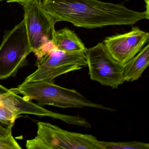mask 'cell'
<instances>
[{"instance_id": "cell-3", "label": "cell", "mask_w": 149, "mask_h": 149, "mask_svg": "<svg viewBox=\"0 0 149 149\" xmlns=\"http://www.w3.org/2000/svg\"><path fill=\"white\" fill-rule=\"evenodd\" d=\"M36 136L26 142L27 149H102L95 136L72 132L47 122L37 123Z\"/></svg>"}, {"instance_id": "cell-5", "label": "cell", "mask_w": 149, "mask_h": 149, "mask_svg": "<svg viewBox=\"0 0 149 149\" xmlns=\"http://www.w3.org/2000/svg\"><path fill=\"white\" fill-rule=\"evenodd\" d=\"M32 52L24 21L6 32L0 46V80L15 76Z\"/></svg>"}, {"instance_id": "cell-9", "label": "cell", "mask_w": 149, "mask_h": 149, "mask_svg": "<svg viewBox=\"0 0 149 149\" xmlns=\"http://www.w3.org/2000/svg\"><path fill=\"white\" fill-rule=\"evenodd\" d=\"M19 94L17 88L8 89L0 84V115L13 125L20 115L34 111L35 104Z\"/></svg>"}, {"instance_id": "cell-12", "label": "cell", "mask_w": 149, "mask_h": 149, "mask_svg": "<svg viewBox=\"0 0 149 149\" xmlns=\"http://www.w3.org/2000/svg\"><path fill=\"white\" fill-rule=\"evenodd\" d=\"M102 149H149L148 143L138 141L124 142L101 141Z\"/></svg>"}, {"instance_id": "cell-4", "label": "cell", "mask_w": 149, "mask_h": 149, "mask_svg": "<svg viewBox=\"0 0 149 149\" xmlns=\"http://www.w3.org/2000/svg\"><path fill=\"white\" fill-rule=\"evenodd\" d=\"M24 19L32 52L37 60L56 47L53 40L56 22L43 9L41 1L23 5Z\"/></svg>"}, {"instance_id": "cell-2", "label": "cell", "mask_w": 149, "mask_h": 149, "mask_svg": "<svg viewBox=\"0 0 149 149\" xmlns=\"http://www.w3.org/2000/svg\"><path fill=\"white\" fill-rule=\"evenodd\" d=\"M19 94L28 101L35 100L40 106L52 105L59 108L85 107L115 111V109L93 102L77 91L61 87L54 81H40L23 82L18 86Z\"/></svg>"}, {"instance_id": "cell-1", "label": "cell", "mask_w": 149, "mask_h": 149, "mask_svg": "<svg viewBox=\"0 0 149 149\" xmlns=\"http://www.w3.org/2000/svg\"><path fill=\"white\" fill-rule=\"evenodd\" d=\"M41 5L56 22H67L76 26L90 29L132 26L149 18V14L146 11L138 12L123 4L98 0H42Z\"/></svg>"}, {"instance_id": "cell-14", "label": "cell", "mask_w": 149, "mask_h": 149, "mask_svg": "<svg viewBox=\"0 0 149 149\" xmlns=\"http://www.w3.org/2000/svg\"><path fill=\"white\" fill-rule=\"evenodd\" d=\"M9 3L11 2H16L20 5L23 6L26 4L31 3L35 1H42V0H6Z\"/></svg>"}, {"instance_id": "cell-6", "label": "cell", "mask_w": 149, "mask_h": 149, "mask_svg": "<svg viewBox=\"0 0 149 149\" xmlns=\"http://www.w3.org/2000/svg\"><path fill=\"white\" fill-rule=\"evenodd\" d=\"M36 65L37 69L28 76L24 82L54 81L62 75L81 69L87 66V63L85 53L65 52L55 47L37 60Z\"/></svg>"}, {"instance_id": "cell-13", "label": "cell", "mask_w": 149, "mask_h": 149, "mask_svg": "<svg viewBox=\"0 0 149 149\" xmlns=\"http://www.w3.org/2000/svg\"><path fill=\"white\" fill-rule=\"evenodd\" d=\"M13 126L5 125L0 122V138H6L12 135Z\"/></svg>"}, {"instance_id": "cell-10", "label": "cell", "mask_w": 149, "mask_h": 149, "mask_svg": "<svg viewBox=\"0 0 149 149\" xmlns=\"http://www.w3.org/2000/svg\"><path fill=\"white\" fill-rule=\"evenodd\" d=\"M149 44L142 49L123 67V78L125 82H133L139 79L149 66Z\"/></svg>"}, {"instance_id": "cell-11", "label": "cell", "mask_w": 149, "mask_h": 149, "mask_svg": "<svg viewBox=\"0 0 149 149\" xmlns=\"http://www.w3.org/2000/svg\"><path fill=\"white\" fill-rule=\"evenodd\" d=\"M53 41L57 49L65 52H83L85 54L88 49L77 34L68 28L56 31Z\"/></svg>"}, {"instance_id": "cell-7", "label": "cell", "mask_w": 149, "mask_h": 149, "mask_svg": "<svg viewBox=\"0 0 149 149\" xmlns=\"http://www.w3.org/2000/svg\"><path fill=\"white\" fill-rule=\"evenodd\" d=\"M85 55L91 80L112 88H117L125 82L123 65L111 56L103 42L87 49Z\"/></svg>"}, {"instance_id": "cell-8", "label": "cell", "mask_w": 149, "mask_h": 149, "mask_svg": "<svg viewBox=\"0 0 149 149\" xmlns=\"http://www.w3.org/2000/svg\"><path fill=\"white\" fill-rule=\"evenodd\" d=\"M149 40V33L133 26L127 33L106 37L103 42L111 56L123 65L148 43Z\"/></svg>"}, {"instance_id": "cell-15", "label": "cell", "mask_w": 149, "mask_h": 149, "mask_svg": "<svg viewBox=\"0 0 149 149\" xmlns=\"http://www.w3.org/2000/svg\"><path fill=\"white\" fill-rule=\"evenodd\" d=\"M2 0H0V2H1V1H2Z\"/></svg>"}]
</instances>
